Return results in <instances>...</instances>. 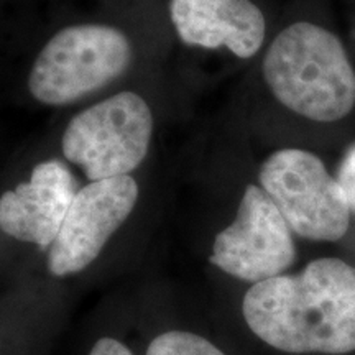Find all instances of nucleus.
<instances>
[{
  "label": "nucleus",
  "mask_w": 355,
  "mask_h": 355,
  "mask_svg": "<svg viewBox=\"0 0 355 355\" xmlns=\"http://www.w3.org/2000/svg\"><path fill=\"white\" fill-rule=\"evenodd\" d=\"M261 189L300 237L336 242L350 224V206L343 186L318 155L298 148L278 150L265 159Z\"/></svg>",
  "instance_id": "nucleus-5"
},
{
  "label": "nucleus",
  "mask_w": 355,
  "mask_h": 355,
  "mask_svg": "<svg viewBox=\"0 0 355 355\" xmlns=\"http://www.w3.org/2000/svg\"><path fill=\"white\" fill-rule=\"evenodd\" d=\"M78 191L76 178L63 162L38 163L30 181L0 198V229L46 250L56 241Z\"/></svg>",
  "instance_id": "nucleus-8"
},
{
  "label": "nucleus",
  "mask_w": 355,
  "mask_h": 355,
  "mask_svg": "<svg viewBox=\"0 0 355 355\" xmlns=\"http://www.w3.org/2000/svg\"><path fill=\"white\" fill-rule=\"evenodd\" d=\"M242 311L252 332L283 352H355V268L332 257L313 260L298 275L255 283Z\"/></svg>",
  "instance_id": "nucleus-1"
},
{
  "label": "nucleus",
  "mask_w": 355,
  "mask_h": 355,
  "mask_svg": "<svg viewBox=\"0 0 355 355\" xmlns=\"http://www.w3.org/2000/svg\"><path fill=\"white\" fill-rule=\"evenodd\" d=\"M132 61L127 35L109 25H73L40 51L28 78L35 99L66 105L99 91L125 73Z\"/></svg>",
  "instance_id": "nucleus-3"
},
{
  "label": "nucleus",
  "mask_w": 355,
  "mask_h": 355,
  "mask_svg": "<svg viewBox=\"0 0 355 355\" xmlns=\"http://www.w3.org/2000/svg\"><path fill=\"white\" fill-rule=\"evenodd\" d=\"M263 78L285 107L309 121L337 122L355 107V71L344 44L309 21H296L273 40Z\"/></svg>",
  "instance_id": "nucleus-2"
},
{
  "label": "nucleus",
  "mask_w": 355,
  "mask_h": 355,
  "mask_svg": "<svg viewBox=\"0 0 355 355\" xmlns=\"http://www.w3.org/2000/svg\"><path fill=\"white\" fill-rule=\"evenodd\" d=\"M146 355H225L204 337L184 331H168L150 343Z\"/></svg>",
  "instance_id": "nucleus-10"
},
{
  "label": "nucleus",
  "mask_w": 355,
  "mask_h": 355,
  "mask_svg": "<svg viewBox=\"0 0 355 355\" xmlns=\"http://www.w3.org/2000/svg\"><path fill=\"white\" fill-rule=\"evenodd\" d=\"M152 133L148 104L135 92H119L71 119L63 155L92 181L127 176L145 159Z\"/></svg>",
  "instance_id": "nucleus-4"
},
{
  "label": "nucleus",
  "mask_w": 355,
  "mask_h": 355,
  "mask_svg": "<svg viewBox=\"0 0 355 355\" xmlns=\"http://www.w3.org/2000/svg\"><path fill=\"white\" fill-rule=\"evenodd\" d=\"M89 355H133V354L122 343H119V340L110 339V337H104V339L97 340Z\"/></svg>",
  "instance_id": "nucleus-12"
},
{
  "label": "nucleus",
  "mask_w": 355,
  "mask_h": 355,
  "mask_svg": "<svg viewBox=\"0 0 355 355\" xmlns=\"http://www.w3.org/2000/svg\"><path fill=\"white\" fill-rule=\"evenodd\" d=\"M139 184L130 175L91 181L78 191L56 241L48 250L53 277L83 272L135 207Z\"/></svg>",
  "instance_id": "nucleus-7"
},
{
  "label": "nucleus",
  "mask_w": 355,
  "mask_h": 355,
  "mask_svg": "<svg viewBox=\"0 0 355 355\" xmlns=\"http://www.w3.org/2000/svg\"><path fill=\"white\" fill-rule=\"evenodd\" d=\"M171 21L189 46H225L239 58H252L265 40V17L250 0H171Z\"/></svg>",
  "instance_id": "nucleus-9"
},
{
  "label": "nucleus",
  "mask_w": 355,
  "mask_h": 355,
  "mask_svg": "<svg viewBox=\"0 0 355 355\" xmlns=\"http://www.w3.org/2000/svg\"><path fill=\"white\" fill-rule=\"evenodd\" d=\"M291 232L268 194L260 186L248 184L235 220L217 234L209 261L254 285L279 277L296 259Z\"/></svg>",
  "instance_id": "nucleus-6"
},
{
  "label": "nucleus",
  "mask_w": 355,
  "mask_h": 355,
  "mask_svg": "<svg viewBox=\"0 0 355 355\" xmlns=\"http://www.w3.org/2000/svg\"><path fill=\"white\" fill-rule=\"evenodd\" d=\"M337 181L343 186L345 196H347L350 211L355 212V145L345 153L343 163H340Z\"/></svg>",
  "instance_id": "nucleus-11"
}]
</instances>
